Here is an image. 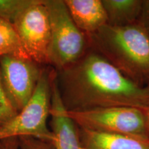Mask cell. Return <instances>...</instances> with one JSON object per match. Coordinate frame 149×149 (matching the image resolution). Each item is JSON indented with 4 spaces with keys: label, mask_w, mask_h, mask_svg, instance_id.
<instances>
[{
    "label": "cell",
    "mask_w": 149,
    "mask_h": 149,
    "mask_svg": "<svg viewBox=\"0 0 149 149\" xmlns=\"http://www.w3.org/2000/svg\"><path fill=\"white\" fill-rule=\"evenodd\" d=\"M56 81L67 111L111 107L146 109L149 104V84L135 83L92 48L73 64L56 71Z\"/></svg>",
    "instance_id": "1"
},
{
    "label": "cell",
    "mask_w": 149,
    "mask_h": 149,
    "mask_svg": "<svg viewBox=\"0 0 149 149\" xmlns=\"http://www.w3.org/2000/svg\"><path fill=\"white\" fill-rule=\"evenodd\" d=\"M88 37L91 48L126 77L138 84H149V35L138 22L124 26L107 24Z\"/></svg>",
    "instance_id": "2"
},
{
    "label": "cell",
    "mask_w": 149,
    "mask_h": 149,
    "mask_svg": "<svg viewBox=\"0 0 149 149\" xmlns=\"http://www.w3.org/2000/svg\"><path fill=\"white\" fill-rule=\"evenodd\" d=\"M51 25L49 66L59 71L81 59L91 48L88 35L77 26L64 0H44Z\"/></svg>",
    "instance_id": "3"
},
{
    "label": "cell",
    "mask_w": 149,
    "mask_h": 149,
    "mask_svg": "<svg viewBox=\"0 0 149 149\" xmlns=\"http://www.w3.org/2000/svg\"><path fill=\"white\" fill-rule=\"evenodd\" d=\"M56 70L47 66L29 104L8 122L0 126V141L10 137L32 136L54 142L55 136L48 126L51 109L52 86Z\"/></svg>",
    "instance_id": "4"
},
{
    "label": "cell",
    "mask_w": 149,
    "mask_h": 149,
    "mask_svg": "<svg viewBox=\"0 0 149 149\" xmlns=\"http://www.w3.org/2000/svg\"><path fill=\"white\" fill-rule=\"evenodd\" d=\"M67 113L79 128L149 140L146 109L111 107Z\"/></svg>",
    "instance_id": "5"
},
{
    "label": "cell",
    "mask_w": 149,
    "mask_h": 149,
    "mask_svg": "<svg viewBox=\"0 0 149 149\" xmlns=\"http://www.w3.org/2000/svg\"><path fill=\"white\" fill-rule=\"evenodd\" d=\"M13 24L30 58L42 66H49L51 25L44 0H33Z\"/></svg>",
    "instance_id": "6"
},
{
    "label": "cell",
    "mask_w": 149,
    "mask_h": 149,
    "mask_svg": "<svg viewBox=\"0 0 149 149\" xmlns=\"http://www.w3.org/2000/svg\"><path fill=\"white\" fill-rule=\"evenodd\" d=\"M46 66L31 58L13 54L0 56V73L3 88L19 112L32 99Z\"/></svg>",
    "instance_id": "7"
},
{
    "label": "cell",
    "mask_w": 149,
    "mask_h": 149,
    "mask_svg": "<svg viewBox=\"0 0 149 149\" xmlns=\"http://www.w3.org/2000/svg\"><path fill=\"white\" fill-rule=\"evenodd\" d=\"M50 127L55 136L56 149H82L80 142L79 126L68 116L61 101L56 77L52 86Z\"/></svg>",
    "instance_id": "8"
},
{
    "label": "cell",
    "mask_w": 149,
    "mask_h": 149,
    "mask_svg": "<svg viewBox=\"0 0 149 149\" xmlns=\"http://www.w3.org/2000/svg\"><path fill=\"white\" fill-rule=\"evenodd\" d=\"M77 26L91 35L107 24V16L102 0H64Z\"/></svg>",
    "instance_id": "9"
},
{
    "label": "cell",
    "mask_w": 149,
    "mask_h": 149,
    "mask_svg": "<svg viewBox=\"0 0 149 149\" xmlns=\"http://www.w3.org/2000/svg\"><path fill=\"white\" fill-rule=\"evenodd\" d=\"M82 149H149V140L79 127Z\"/></svg>",
    "instance_id": "10"
},
{
    "label": "cell",
    "mask_w": 149,
    "mask_h": 149,
    "mask_svg": "<svg viewBox=\"0 0 149 149\" xmlns=\"http://www.w3.org/2000/svg\"><path fill=\"white\" fill-rule=\"evenodd\" d=\"M107 24L124 26L138 22L144 0H102Z\"/></svg>",
    "instance_id": "11"
},
{
    "label": "cell",
    "mask_w": 149,
    "mask_h": 149,
    "mask_svg": "<svg viewBox=\"0 0 149 149\" xmlns=\"http://www.w3.org/2000/svg\"><path fill=\"white\" fill-rule=\"evenodd\" d=\"M0 53L30 58L22 47L13 24L0 18Z\"/></svg>",
    "instance_id": "12"
},
{
    "label": "cell",
    "mask_w": 149,
    "mask_h": 149,
    "mask_svg": "<svg viewBox=\"0 0 149 149\" xmlns=\"http://www.w3.org/2000/svg\"><path fill=\"white\" fill-rule=\"evenodd\" d=\"M33 0H0V18L13 23L18 15Z\"/></svg>",
    "instance_id": "13"
},
{
    "label": "cell",
    "mask_w": 149,
    "mask_h": 149,
    "mask_svg": "<svg viewBox=\"0 0 149 149\" xmlns=\"http://www.w3.org/2000/svg\"><path fill=\"white\" fill-rule=\"evenodd\" d=\"M19 113L6 93L0 73V126L8 122Z\"/></svg>",
    "instance_id": "14"
},
{
    "label": "cell",
    "mask_w": 149,
    "mask_h": 149,
    "mask_svg": "<svg viewBox=\"0 0 149 149\" xmlns=\"http://www.w3.org/2000/svg\"><path fill=\"white\" fill-rule=\"evenodd\" d=\"M20 149H56L53 141L44 140L32 136L19 137Z\"/></svg>",
    "instance_id": "15"
},
{
    "label": "cell",
    "mask_w": 149,
    "mask_h": 149,
    "mask_svg": "<svg viewBox=\"0 0 149 149\" xmlns=\"http://www.w3.org/2000/svg\"><path fill=\"white\" fill-rule=\"evenodd\" d=\"M138 23L149 35V0H144Z\"/></svg>",
    "instance_id": "16"
},
{
    "label": "cell",
    "mask_w": 149,
    "mask_h": 149,
    "mask_svg": "<svg viewBox=\"0 0 149 149\" xmlns=\"http://www.w3.org/2000/svg\"><path fill=\"white\" fill-rule=\"evenodd\" d=\"M3 149H20L18 137H10L1 141Z\"/></svg>",
    "instance_id": "17"
},
{
    "label": "cell",
    "mask_w": 149,
    "mask_h": 149,
    "mask_svg": "<svg viewBox=\"0 0 149 149\" xmlns=\"http://www.w3.org/2000/svg\"><path fill=\"white\" fill-rule=\"evenodd\" d=\"M146 113L147 115V119H148V128H149V104L148 107H147L146 109Z\"/></svg>",
    "instance_id": "18"
},
{
    "label": "cell",
    "mask_w": 149,
    "mask_h": 149,
    "mask_svg": "<svg viewBox=\"0 0 149 149\" xmlns=\"http://www.w3.org/2000/svg\"><path fill=\"white\" fill-rule=\"evenodd\" d=\"M0 149H3V145H2V144H1V141H0Z\"/></svg>",
    "instance_id": "19"
},
{
    "label": "cell",
    "mask_w": 149,
    "mask_h": 149,
    "mask_svg": "<svg viewBox=\"0 0 149 149\" xmlns=\"http://www.w3.org/2000/svg\"><path fill=\"white\" fill-rule=\"evenodd\" d=\"M3 55L2 53H0V56H1V55Z\"/></svg>",
    "instance_id": "20"
}]
</instances>
